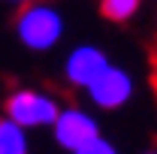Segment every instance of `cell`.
<instances>
[{
	"label": "cell",
	"instance_id": "cell-3",
	"mask_svg": "<svg viewBox=\"0 0 157 154\" xmlns=\"http://www.w3.org/2000/svg\"><path fill=\"white\" fill-rule=\"evenodd\" d=\"M55 139L67 151H78V148L91 145L94 139H100L97 121L82 109H63L60 118L55 121Z\"/></svg>",
	"mask_w": 157,
	"mask_h": 154
},
{
	"label": "cell",
	"instance_id": "cell-1",
	"mask_svg": "<svg viewBox=\"0 0 157 154\" xmlns=\"http://www.w3.org/2000/svg\"><path fill=\"white\" fill-rule=\"evenodd\" d=\"M15 33H18V39L27 48L45 52V48H52V45L63 37V18H60V12L55 6H48V3H33V6H27L18 15Z\"/></svg>",
	"mask_w": 157,
	"mask_h": 154
},
{
	"label": "cell",
	"instance_id": "cell-9",
	"mask_svg": "<svg viewBox=\"0 0 157 154\" xmlns=\"http://www.w3.org/2000/svg\"><path fill=\"white\" fill-rule=\"evenodd\" d=\"M9 3H24V0H9Z\"/></svg>",
	"mask_w": 157,
	"mask_h": 154
},
{
	"label": "cell",
	"instance_id": "cell-5",
	"mask_svg": "<svg viewBox=\"0 0 157 154\" xmlns=\"http://www.w3.org/2000/svg\"><path fill=\"white\" fill-rule=\"evenodd\" d=\"M133 94V79L127 76L121 67H109L103 76L88 88V97L97 103L100 109H118L124 106Z\"/></svg>",
	"mask_w": 157,
	"mask_h": 154
},
{
	"label": "cell",
	"instance_id": "cell-8",
	"mask_svg": "<svg viewBox=\"0 0 157 154\" xmlns=\"http://www.w3.org/2000/svg\"><path fill=\"white\" fill-rule=\"evenodd\" d=\"M73 154H118L106 139H94L91 145H85V148H78V151H73Z\"/></svg>",
	"mask_w": 157,
	"mask_h": 154
},
{
	"label": "cell",
	"instance_id": "cell-2",
	"mask_svg": "<svg viewBox=\"0 0 157 154\" xmlns=\"http://www.w3.org/2000/svg\"><path fill=\"white\" fill-rule=\"evenodd\" d=\"M6 118L21 127H45V124L55 127L60 109L52 97L39 94V91H15L6 100Z\"/></svg>",
	"mask_w": 157,
	"mask_h": 154
},
{
	"label": "cell",
	"instance_id": "cell-7",
	"mask_svg": "<svg viewBox=\"0 0 157 154\" xmlns=\"http://www.w3.org/2000/svg\"><path fill=\"white\" fill-rule=\"evenodd\" d=\"M139 9V0H103V15L112 21H127Z\"/></svg>",
	"mask_w": 157,
	"mask_h": 154
},
{
	"label": "cell",
	"instance_id": "cell-6",
	"mask_svg": "<svg viewBox=\"0 0 157 154\" xmlns=\"http://www.w3.org/2000/svg\"><path fill=\"white\" fill-rule=\"evenodd\" d=\"M0 154H27V139H24V127L3 118L0 121Z\"/></svg>",
	"mask_w": 157,
	"mask_h": 154
},
{
	"label": "cell",
	"instance_id": "cell-4",
	"mask_svg": "<svg viewBox=\"0 0 157 154\" xmlns=\"http://www.w3.org/2000/svg\"><path fill=\"white\" fill-rule=\"evenodd\" d=\"M109 67H112V64L106 60V55L100 52L97 45H78V48L70 52V58L63 64V73H67V79H70L73 85H78V88L88 91Z\"/></svg>",
	"mask_w": 157,
	"mask_h": 154
}]
</instances>
